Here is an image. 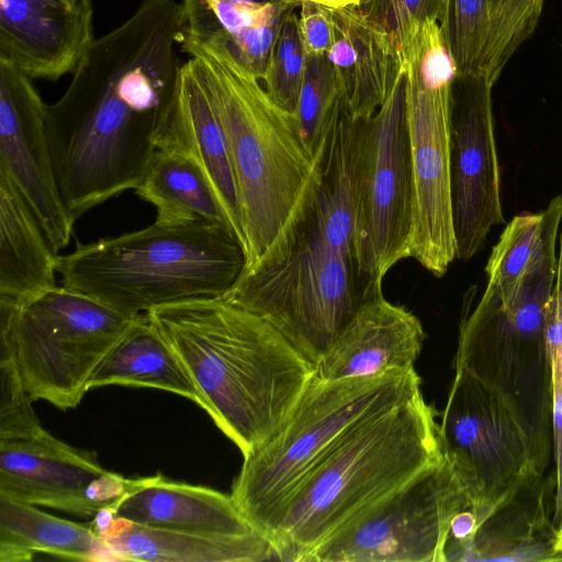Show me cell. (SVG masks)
I'll list each match as a JSON object with an SVG mask.
<instances>
[{
    "instance_id": "obj_1",
    "label": "cell",
    "mask_w": 562,
    "mask_h": 562,
    "mask_svg": "<svg viewBox=\"0 0 562 562\" xmlns=\"http://www.w3.org/2000/svg\"><path fill=\"white\" fill-rule=\"evenodd\" d=\"M183 25L181 2L142 0L93 40L64 94L46 104L54 173L74 221L140 183L172 104Z\"/></svg>"
},
{
    "instance_id": "obj_2",
    "label": "cell",
    "mask_w": 562,
    "mask_h": 562,
    "mask_svg": "<svg viewBox=\"0 0 562 562\" xmlns=\"http://www.w3.org/2000/svg\"><path fill=\"white\" fill-rule=\"evenodd\" d=\"M357 140L358 121L337 111L285 226L224 296L270 323L314 366L378 293L368 290L355 248Z\"/></svg>"
},
{
    "instance_id": "obj_3",
    "label": "cell",
    "mask_w": 562,
    "mask_h": 562,
    "mask_svg": "<svg viewBox=\"0 0 562 562\" xmlns=\"http://www.w3.org/2000/svg\"><path fill=\"white\" fill-rule=\"evenodd\" d=\"M181 359L204 411L247 458L289 422L315 366L270 323L224 297L146 312Z\"/></svg>"
},
{
    "instance_id": "obj_4",
    "label": "cell",
    "mask_w": 562,
    "mask_h": 562,
    "mask_svg": "<svg viewBox=\"0 0 562 562\" xmlns=\"http://www.w3.org/2000/svg\"><path fill=\"white\" fill-rule=\"evenodd\" d=\"M423 393L350 427L286 502L271 537L281 562H307L329 538L445 458Z\"/></svg>"
},
{
    "instance_id": "obj_5",
    "label": "cell",
    "mask_w": 562,
    "mask_h": 562,
    "mask_svg": "<svg viewBox=\"0 0 562 562\" xmlns=\"http://www.w3.org/2000/svg\"><path fill=\"white\" fill-rule=\"evenodd\" d=\"M222 124L246 235V266L274 243L316 166L295 115L279 106L221 45L181 43ZM244 268V269H245Z\"/></svg>"
},
{
    "instance_id": "obj_6",
    "label": "cell",
    "mask_w": 562,
    "mask_h": 562,
    "mask_svg": "<svg viewBox=\"0 0 562 562\" xmlns=\"http://www.w3.org/2000/svg\"><path fill=\"white\" fill-rule=\"evenodd\" d=\"M246 266L243 245L222 224H159L77 244L58 256L63 285L139 315L195 299L224 297Z\"/></svg>"
},
{
    "instance_id": "obj_7",
    "label": "cell",
    "mask_w": 562,
    "mask_h": 562,
    "mask_svg": "<svg viewBox=\"0 0 562 562\" xmlns=\"http://www.w3.org/2000/svg\"><path fill=\"white\" fill-rule=\"evenodd\" d=\"M562 194L542 212L533 256L513 297L503 302L486 285L472 306L464 302L454 370H465L516 400L541 447L551 453V376L544 337V310L557 269Z\"/></svg>"
},
{
    "instance_id": "obj_8",
    "label": "cell",
    "mask_w": 562,
    "mask_h": 562,
    "mask_svg": "<svg viewBox=\"0 0 562 562\" xmlns=\"http://www.w3.org/2000/svg\"><path fill=\"white\" fill-rule=\"evenodd\" d=\"M414 368L339 380L312 379L289 422L244 458L232 486L241 514L270 539L281 513L334 443L363 417L422 393Z\"/></svg>"
},
{
    "instance_id": "obj_9",
    "label": "cell",
    "mask_w": 562,
    "mask_h": 562,
    "mask_svg": "<svg viewBox=\"0 0 562 562\" xmlns=\"http://www.w3.org/2000/svg\"><path fill=\"white\" fill-rule=\"evenodd\" d=\"M137 316L56 285L21 305L0 300V335L12 344L32 402L66 411L80 404L94 370Z\"/></svg>"
},
{
    "instance_id": "obj_10",
    "label": "cell",
    "mask_w": 562,
    "mask_h": 562,
    "mask_svg": "<svg viewBox=\"0 0 562 562\" xmlns=\"http://www.w3.org/2000/svg\"><path fill=\"white\" fill-rule=\"evenodd\" d=\"M439 437L465 485L479 522L525 475L544 473L550 453L514 397L465 370H454Z\"/></svg>"
},
{
    "instance_id": "obj_11",
    "label": "cell",
    "mask_w": 562,
    "mask_h": 562,
    "mask_svg": "<svg viewBox=\"0 0 562 562\" xmlns=\"http://www.w3.org/2000/svg\"><path fill=\"white\" fill-rule=\"evenodd\" d=\"M413 206L406 66L402 63L383 104L358 125L355 248L369 291H382L387 271L408 258Z\"/></svg>"
},
{
    "instance_id": "obj_12",
    "label": "cell",
    "mask_w": 562,
    "mask_h": 562,
    "mask_svg": "<svg viewBox=\"0 0 562 562\" xmlns=\"http://www.w3.org/2000/svg\"><path fill=\"white\" fill-rule=\"evenodd\" d=\"M471 507L445 457L321 544L307 562H447L451 522Z\"/></svg>"
},
{
    "instance_id": "obj_13",
    "label": "cell",
    "mask_w": 562,
    "mask_h": 562,
    "mask_svg": "<svg viewBox=\"0 0 562 562\" xmlns=\"http://www.w3.org/2000/svg\"><path fill=\"white\" fill-rule=\"evenodd\" d=\"M405 66L414 192L408 258L441 278L457 259L450 171L452 85L428 88L414 60Z\"/></svg>"
},
{
    "instance_id": "obj_14",
    "label": "cell",
    "mask_w": 562,
    "mask_h": 562,
    "mask_svg": "<svg viewBox=\"0 0 562 562\" xmlns=\"http://www.w3.org/2000/svg\"><path fill=\"white\" fill-rule=\"evenodd\" d=\"M493 83L481 72L459 74L451 89L450 171L457 259L470 260L495 225L504 223L494 136Z\"/></svg>"
},
{
    "instance_id": "obj_15",
    "label": "cell",
    "mask_w": 562,
    "mask_h": 562,
    "mask_svg": "<svg viewBox=\"0 0 562 562\" xmlns=\"http://www.w3.org/2000/svg\"><path fill=\"white\" fill-rule=\"evenodd\" d=\"M130 479L105 470L97 453L74 448L44 430L0 440V495L79 517H94L127 491Z\"/></svg>"
},
{
    "instance_id": "obj_16",
    "label": "cell",
    "mask_w": 562,
    "mask_h": 562,
    "mask_svg": "<svg viewBox=\"0 0 562 562\" xmlns=\"http://www.w3.org/2000/svg\"><path fill=\"white\" fill-rule=\"evenodd\" d=\"M45 114L46 103L31 78L0 59V170L11 178L58 252L68 246L75 221L56 182Z\"/></svg>"
},
{
    "instance_id": "obj_17",
    "label": "cell",
    "mask_w": 562,
    "mask_h": 562,
    "mask_svg": "<svg viewBox=\"0 0 562 562\" xmlns=\"http://www.w3.org/2000/svg\"><path fill=\"white\" fill-rule=\"evenodd\" d=\"M90 0H0V59L30 78L74 72L94 37Z\"/></svg>"
},
{
    "instance_id": "obj_18",
    "label": "cell",
    "mask_w": 562,
    "mask_h": 562,
    "mask_svg": "<svg viewBox=\"0 0 562 562\" xmlns=\"http://www.w3.org/2000/svg\"><path fill=\"white\" fill-rule=\"evenodd\" d=\"M555 474L525 475L479 522L451 561H562L553 524Z\"/></svg>"
},
{
    "instance_id": "obj_19",
    "label": "cell",
    "mask_w": 562,
    "mask_h": 562,
    "mask_svg": "<svg viewBox=\"0 0 562 562\" xmlns=\"http://www.w3.org/2000/svg\"><path fill=\"white\" fill-rule=\"evenodd\" d=\"M157 148L183 155L198 166L246 254L243 211L225 134L189 59L180 68L171 108L157 136Z\"/></svg>"
},
{
    "instance_id": "obj_20",
    "label": "cell",
    "mask_w": 562,
    "mask_h": 562,
    "mask_svg": "<svg viewBox=\"0 0 562 562\" xmlns=\"http://www.w3.org/2000/svg\"><path fill=\"white\" fill-rule=\"evenodd\" d=\"M425 338L416 315L378 292L359 306L315 366V376L321 380L367 378L414 368Z\"/></svg>"
},
{
    "instance_id": "obj_21",
    "label": "cell",
    "mask_w": 562,
    "mask_h": 562,
    "mask_svg": "<svg viewBox=\"0 0 562 562\" xmlns=\"http://www.w3.org/2000/svg\"><path fill=\"white\" fill-rule=\"evenodd\" d=\"M108 508L114 518L153 528L226 537L262 532L232 495L160 474L131 480L124 495Z\"/></svg>"
},
{
    "instance_id": "obj_22",
    "label": "cell",
    "mask_w": 562,
    "mask_h": 562,
    "mask_svg": "<svg viewBox=\"0 0 562 562\" xmlns=\"http://www.w3.org/2000/svg\"><path fill=\"white\" fill-rule=\"evenodd\" d=\"M115 561L262 562L280 561L263 532L245 537L209 536L153 528L110 518L93 527Z\"/></svg>"
},
{
    "instance_id": "obj_23",
    "label": "cell",
    "mask_w": 562,
    "mask_h": 562,
    "mask_svg": "<svg viewBox=\"0 0 562 562\" xmlns=\"http://www.w3.org/2000/svg\"><path fill=\"white\" fill-rule=\"evenodd\" d=\"M57 263L37 218L0 170V300L21 305L55 288Z\"/></svg>"
},
{
    "instance_id": "obj_24",
    "label": "cell",
    "mask_w": 562,
    "mask_h": 562,
    "mask_svg": "<svg viewBox=\"0 0 562 562\" xmlns=\"http://www.w3.org/2000/svg\"><path fill=\"white\" fill-rule=\"evenodd\" d=\"M106 385L164 390L204 408L181 359L146 313L135 318L94 370L88 391Z\"/></svg>"
},
{
    "instance_id": "obj_25",
    "label": "cell",
    "mask_w": 562,
    "mask_h": 562,
    "mask_svg": "<svg viewBox=\"0 0 562 562\" xmlns=\"http://www.w3.org/2000/svg\"><path fill=\"white\" fill-rule=\"evenodd\" d=\"M336 27L349 37L355 61L346 79L353 120L371 119L383 104L402 65L392 26L361 3L331 9Z\"/></svg>"
},
{
    "instance_id": "obj_26",
    "label": "cell",
    "mask_w": 562,
    "mask_h": 562,
    "mask_svg": "<svg viewBox=\"0 0 562 562\" xmlns=\"http://www.w3.org/2000/svg\"><path fill=\"white\" fill-rule=\"evenodd\" d=\"M35 552L78 561H115L90 524L63 519L0 495V562L30 561Z\"/></svg>"
},
{
    "instance_id": "obj_27",
    "label": "cell",
    "mask_w": 562,
    "mask_h": 562,
    "mask_svg": "<svg viewBox=\"0 0 562 562\" xmlns=\"http://www.w3.org/2000/svg\"><path fill=\"white\" fill-rule=\"evenodd\" d=\"M134 191L140 200L155 207V222L159 224L206 221L231 228L202 171L192 160L178 153L157 148Z\"/></svg>"
},
{
    "instance_id": "obj_28",
    "label": "cell",
    "mask_w": 562,
    "mask_h": 562,
    "mask_svg": "<svg viewBox=\"0 0 562 562\" xmlns=\"http://www.w3.org/2000/svg\"><path fill=\"white\" fill-rule=\"evenodd\" d=\"M544 0H487V33L477 72L493 85L538 24Z\"/></svg>"
},
{
    "instance_id": "obj_29",
    "label": "cell",
    "mask_w": 562,
    "mask_h": 562,
    "mask_svg": "<svg viewBox=\"0 0 562 562\" xmlns=\"http://www.w3.org/2000/svg\"><path fill=\"white\" fill-rule=\"evenodd\" d=\"M541 226L542 212L516 215L494 246L485 267L486 285L494 289L503 302L515 294L533 256Z\"/></svg>"
},
{
    "instance_id": "obj_30",
    "label": "cell",
    "mask_w": 562,
    "mask_h": 562,
    "mask_svg": "<svg viewBox=\"0 0 562 562\" xmlns=\"http://www.w3.org/2000/svg\"><path fill=\"white\" fill-rule=\"evenodd\" d=\"M342 77L327 55L306 56L304 78L295 114L301 136L315 157L325 138L333 106L342 89Z\"/></svg>"
},
{
    "instance_id": "obj_31",
    "label": "cell",
    "mask_w": 562,
    "mask_h": 562,
    "mask_svg": "<svg viewBox=\"0 0 562 562\" xmlns=\"http://www.w3.org/2000/svg\"><path fill=\"white\" fill-rule=\"evenodd\" d=\"M0 440L35 437L42 427L19 371L10 339L0 335Z\"/></svg>"
},
{
    "instance_id": "obj_32",
    "label": "cell",
    "mask_w": 562,
    "mask_h": 562,
    "mask_svg": "<svg viewBox=\"0 0 562 562\" xmlns=\"http://www.w3.org/2000/svg\"><path fill=\"white\" fill-rule=\"evenodd\" d=\"M306 55L303 50L297 14L289 13L280 31L273 58L263 82L271 99L295 115L304 78Z\"/></svg>"
},
{
    "instance_id": "obj_33",
    "label": "cell",
    "mask_w": 562,
    "mask_h": 562,
    "mask_svg": "<svg viewBox=\"0 0 562 562\" xmlns=\"http://www.w3.org/2000/svg\"><path fill=\"white\" fill-rule=\"evenodd\" d=\"M443 33L458 75L477 72L487 33V0H448Z\"/></svg>"
},
{
    "instance_id": "obj_34",
    "label": "cell",
    "mask_w": 562,
    "mask_h": 562,
    "mask_svg": "<svg viewBox=\"0 0 562 562\" xmlns=\"http://www.w3.org/2000/svg\"><path fill=\"white\" fill-rule=\"evenodd\" d=\"M299 4V2L279 0L274 12L266 22L247 31L225 48L255 77L265 80L282 25L289 13Z\"/></svg>"
},
{
    "instance_id": "obj_35",
    "label": "cell",
    "mask_w": 562,
    "mask_h": 562,
    "mask_svg": "<svg viewBox=\"0 0 562 562\" xmlns=\"http://www.w3.org/2000/svg\"><path fill=\"white\" fill-rule=\"evenodd\" d=\"M409 60L415 61L420 79L428 88L437 89L452 85L458 76V67L442 26L436 20H427L423 24L418 43Z\"/></svg>"
},
{
    "instance_id": "obj_36",
    "label": "cell",
    "mask_w": 562,
    "mask_h": 562,
    "mask_svg": "<svg viewBox=\"0 0 562 562\" xmlns=\"http://www.w3.org/2000/svg\"><path fill=\"white\" fill-rule=\"evenodd\" d=\"M392 29L397 42L401 60L406 64L419 40L423 24L436 20L445 26L448 0H390Z\"/></svg>"
},
{
    "instance_id": "obj_37",
    "label": "cell",
    "mask_w": 562,
    "mask_h": 562,
    "mask_svg": "<svg viewBox=\"0 0 562 562\" xmlns=\"http://www.w3.org/2000/svg\"><path fill=\"white\" fill-rule=\"evenodd\" d=\"M299 33L306 56L327 55L336 40L331 9L306 0L300 3Z\"/></svg>"
},
{
    "instance_id": "obj_38",
    "label": "cell",
    "mask_w": 562,
    "mask_h": 562,
    "mask_svg": "<svg viewBox=\"0 0 562 562\" xmlns=\"http://www.w3.org/2000/svg\"><path fill=\"white\" fill-rule=\"evenodd\" d=\"M558 244L555 277L544 310V337L550 369L562 370V228Z\"/></svg>"
},
{
    "instance_id": "obj_39",
    "label": "cell",
    "mask_w": 562,
    "mask_h": 562,
    "mask_svg": "<svg viewBox=\"0 0 562 562\" xmlns=\"http://www.w3.org/2000/svg\"><path fill=\"white\" fill-rule=\"evenodd\" d=\"M552 396V439L555 457L553 524L562 527V371L550 370Z\"/></svg>"
},
{
    "instance_id": "obj_40",
    "label": "cell",
    "mask_w": 562,
    "mask_h": 562,
    "mask_svg": "<svg viewBox=\"0 0 562 562\" xmlns=\"http://www.w3.org/2000/svg\"><path fill=\"white\" fill-rule=\"evenodd\" d=\"M555 548L562 552V527L558 529Z\"/></svg>"
},
{
    "instance_id": "obj_41",
    "label": "cell",
    "mask_w": 562,
    "mask_h": 562,
    "mask_svg": "<svg viewBox=\"0 0 562 562\" xmlns=\"http://www.w3.org/2000/svg\"><path fill=\"white\" fill-rule=\"evenodd\" d=\"M241 1L254 2V3H268V2H273L276 0H241Z\"/></svg>"
},
{
    "instance_id": "obj_42",
    "label": "cell",
    "mask_w": 562,
    "mask_h": 562,
    "mask_svg": "<svg viewBox=\"0 0 562 562\" xmlns=\"http://www.w3.org/2000/svg\"><path fill=\"white\" fill-rule=\"evenodd\" d=\"M286 1H292V2H299L301 3L302 1H306V0H286ZM313 1V0H312Z\"/></svg>"
}]
</instances>
